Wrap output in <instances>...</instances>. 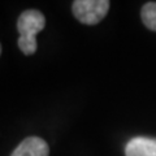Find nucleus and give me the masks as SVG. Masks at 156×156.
Segmentation results:
<instances>
[{"instance_id": "1", "label": "nucleus", "mask_w": 156, "mask_h": 156, "mask_svg": "<svg viewBox=\"0 0 156 156\" xmlns=\"http://www.w3.org/2000/svg\"><path fill=\"white\" fill-rule=\"evenodd\" d=\"M73 14L85 25H96L109 9L108 0H77L73 3Z\"/></svg>"}, {"instance_id": "2", "label": "nucleus", "mask_w": 156, "mask_h": 156, "mask_svg": "<svg viewBox=\"0 0 156 156\" xmlns=\"http://www.w3.org/2000/svg\"><path fill=\"white\" fill-rule=\"evenodd\" d=\"M46 25V18L43 13L35 9L25 11L20 16L17 21V30L20 33V37L26 38H35V35L43 30Z\"/></svg>"}, {"instance_id": "3", "label": "nucleus", "mask_w": 156, "mask_h": 156, "mask_svg": "<svg viewBox=\"0 0 156 156\" xmlns=\"http://www.w3.org/2000/svg\"><path fill=\"white\" fill-rule=\"evenodd\" d=\"M50 148L46 140L38 136H30L23 139L13 151L12 156H48Z\"/></svg>"}, {"instance_id": "4", "label": "nucleus", "mask_w": 156, "mask_h": 156, "mask_svg": "<svg viewBox=\"0 0 156 156\" xmlns=\"http://www.w3.org/2000/svg\"><path fill=\"white\" fill-rule=\"evenodd\" d=\"M126 156H156V138L136 136L129 140L125 148Z\"/></svg>"}, {"instance_id": "5", "label": "nucleus", "mask_w": 156, "mask_h": 156, "mask_svg": "<svg viewBox=\"0 0 156 156\" xmlns=\"http://www.w3.org/2000/svg\"><path fill=\"white\" fill-rule=\"evenodd\" d=\"M142 21L150 30L156 31V3L150 2L142 8Z\"/></svg>"}, {"instance_id": "6", "label": "nucleus", "mask_w": 156, "mask_h": 156, "mask_svg": "<svg viewBox=\"0 0 156 156\" xmlns=\"http://www.w3.org/2000/svg\"><path fill=\"white\" fill-rule=\"evenodd\" d=\"M18 47L25 55H33L37 51V38H18Z\"/></svg>"}, {"instance_id": "7", "label": "nucleus", "mask_w": 156, "mask_h": 156, "mask_svg": "<svg viewBox=\"0 0 156 156\" xmlns=\"http://www.w3.org/2000/svg\"><path fill=\"white\" fill-rule=\"evenodd\" d=\"M0 53H2V44H0Z\"/></svg>"}]
</instances>
